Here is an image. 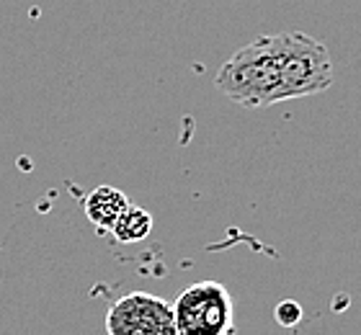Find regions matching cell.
Listing matches in <instances>:
<instances>
[{
    "instance_id": "52a82bcc",
    "label": "cell",
    "mask_w": 361,
    "mask_h": 335,
    "mask_svg": "<svg viewBox=\"0 0 361 335\" xmlns=\"http://www.w3.org/2000/svg\"><path fill=\"white\" fill-rule=\"evenodd\" d=\"M274 317H276L279 325H284V328H294V325L302 320V307L297 305V302H292V299H286V302L276 305Z\"/></svg>"
},
{
    "instance_id": "7a4b0ae2",
    "label": "cell",
    "mask_w": 361,
    "mask_h": 335,
    "mask_svg": "<svg viewBox=\"0 0 361 335\" xmlns=\"http://www.w3.org/2000/svg\"><path fill=\"white\" fill-rule=\"evenodd\" d=\"M281 60V101L325 93L336 80L328 47L305 31L279 34Z\"/></svg>"
},
{
    "instance_id": "277c9868",
    "label": "cell",
    "mask_w": 361,
    "mask_h": 335,
    "mask_svg": "<svg viewBox=\"0 0 361 335\" xmlns=\"http://www.w3.org/2000/svg\"><path fill=\"white\" fill-rule=\"evenodd\" d=\"M109 335H176L173 307L147 291L124 294L106 312Z\"/></svg>"
},
{
    "instance_id": "3957f363",
    "label": "cell",
    "mask_w": 361,
    "mask_h": 335,
    "mask_svg": "<svg viewBox=\"0 0 361 335\" xmlns=\"http://www.w3.org/2000/svg\"><path fill=\"white\" fill-rule=\"evenodd\" d=\"M171 307L176 335H235V299L225 284L196 281Z\"/></svg>"
},
{
    "instance_id": "6da1fadb",
    "label": "cell",
    "mask_w": 361,
    "mask_h": 335,
    "mask_svg": "<svg viewBox=\"0 0 361 335\" xmlns=\"http://www.w3.org/2000/svg\"><path fill=\"white\" fill-rule=\"evenodd\" d=\"M214 88L243 109H266L281 104V60L279 34L258 37L240 47L219 67Z\"/></svg>"
},
{
    "instance_id": "5b68a950",
    "label": "cell",
    "mask_w": 361,
    "mask_h": 335,
    "mask_svg": "<svg viewBox=\"0 0 361 335\" xmlns=\"http://www.w3.org/2000/svg\"><path fill=\"white\" fill-rule=\"evenodd\" d=\"M129 207V199L124 196V191L114 186H98L93 188L83 201L85 217L90 219V224L98 232H111L116 219L124 214V209Z\"/></svg>"
},
{
    "instance_id": "8992f818",
    "label": "cell",
    "mask_w": 361,
    "mask_h": 335,
    "mask_svg": "<svg viewBox=\"0 0 361 335\" xmlns=\"http://www.w3.org/2000/svg\"><path fill=\"white\" fill-rule=\"evenodd\" d=\"M114 238L116 243H140L152 232V217L150 212H145L142 207H132L129 204L124 209V214L114 224Z\"/></svg>"
}]
</instances>
